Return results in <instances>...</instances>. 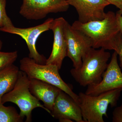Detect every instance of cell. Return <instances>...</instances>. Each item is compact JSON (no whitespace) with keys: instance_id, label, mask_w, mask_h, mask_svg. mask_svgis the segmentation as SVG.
<instances>
[{"instance_id":"obj_1","label":"cell","mask_w":122,"mask_h":122,"mask_svg":"<svg viewBox=\"0 0 122 122\" xmlns=\"http://www.w3.org/2000/svg\"><path fill=\"white\" fill-rule=\"evenodd\" d=\"M110 53L103 48L96 50L90 48L82 58V63L79 69L71 70V75L81 86H88L99 83L106 69Z\"/></svg>"},{"instance_id":"obj_2","label":"cell","mask_w":122,"mask_h":122,"mask_svg":"<svg viewBox=\"0 0 122 122\" xmlns=\"http://www.w3.org/2000/svg\"><path fill=\"white\" fill-rule=\"evenodd\" d=\"M72 26L89 38L92 48H103L106 50H110L112 41L119 32L116 14L111 11L106 13L102 20L85 23L77 20Z\"/></svg>"},{"instance_id":"obj_3","label":"cell","mask_w":122,"mask_h":122,"mask_svg":"<svg viewBox=\"0 0 122 122\" xmlns=\"http://www.w3.org/2000/svg\"><path fill=\"white\" fill-rule=\"evenodd\" d=\"M122 88L115 89L96 96L80 92L78 95L79 105L85 122H104L103 117H107V111L109 105L116 107Z\"/></svg>"},{"instance_id":"obj_4","label":"cell","mask_w":122,"mask_h":122,"mask_svg":"<svg viewBox=\"0 0 122 122\" xmlns=\"http://www.w3.org/2000/svg\"><path fill=\"white\" fill-rule=\"evenodd\" d=\"M30 79L25 72L20 70L18 77L15 86L11 91L5 94L1 99V103H13L20 109V115L23 118H26L25 122L32 120V111L37 107L44 109L49 113L50 112L44 105L41 103L29 90Z\"/></svg>"},{"instance_id":"obj_5","label":"cell","mask_w":122,"mask_h":122,"mask_svg":"<svg viewBox=\"0 0 122 122\" xmlns=\"http://www.w3.org/2000/svg\"><path fill=\"white\" fill-rule=\"evenodd\" d=\"M20 69L25 72L29 78L39 79L58 87L79 104L78 95L62 80L56 66L39 64L34 59L25 57L20 61Z\"/></svg>"},{"instance_id":"obj_6","label":"cell","mask_w":122,"mask_h":122,"mask_svg":"<svg viewBox=\"0 0 122 122\" xmlns=\"http://www.w3.org/2000/svg\"><path fill=\"white\" fill-rule=\"evenodd\" d=\"M54 19L49 18L42 24L26 28H17L10 25L0 28L2 32L16 34L20 36L26 42L29 50V57L40 64H46V59L42 55L40 54L36 48V42L39 36L42 33L50 30Z\"/></svg>"},{"instance_id":"obj_7","label":"cell","mask_w":122,"mask_h":122,"mask_svg":"<svg viewBox=\"0 0 122 122\" xmlns=\"http://www.w3.org/2000/svg\"><path fill=\"white\" fill-rule=\"evenodd\" d=\"M69 5L67 0H23L20 13L27 20H39L49 13L66 12Z\"/></svg>"},{"instance_id":"obj_8","label":"cell","mask_w":122,"mask_h":122,"mask_svg":"<svg viewBox=\"0 0 122 122\" xmlns=\"http://www.w3.org/2000/svg\"><path fill=\"white\" fill-rule=\"evenodd\" d=\"M65 32L67 44L66 56L71 59L74 68L79 69L82 63V58L92 47L91 40L84 33L72 27L66 21Z\"/></svg>"},{"instance_id":"obj_9","label":"cell","mask_w":122,"mask_h":122,"mask_svg":"<svg viewBox=\"0 0 122 122\" xmlns=\"http://www.w3.org/2000/svg\"><path fill=\"white\" fill-rule=\"evenodd\" d=\"M118 55L114 51L102 75V81L97 84L88 86L85 93L96 96L112 90L122 88V73L118 62Z\"/></svg>"},{"instance_id":"obj_10","label":"cell","mask_w":122,"mask_h":122,"mask_svg":"<svg viewBox=\"0 0 122 122\" xmlns=\"http://www.w3.org/2000/svg\"><path fill=\"white\" fill-rule=\"evenodd\" d=\"M66 21L62 17L54 19L50 28L53 33V43L52 52L46 59V64L54 65L59 70L63 59L66 56L67 44L65 32Z\"/></svg>"},{"instance_id":"obj_11","label":"cell","mask_w":122,"mask_h":122,"mask_svg":"<svg viewBox=\"0 0 122 122\" xmlns=\"http://www.w3.org/2000/svg\"><path fill=\"white\" fill-rule=\"evenodd\" d=\"M50 114L60 122H73V120L85 122L78 103L62 90L56 98Z\"/></svg>"},{"instance_id":"obj_12","label":"cell","mask_w":122,"mask_h":122,"mask_svg":"<svg viewBox=\"0 0 122 122\" xmlns=\"http://www.w3.org/2000/svg\"><path fill=\"white\" fill-rule=\"evenodd\" d=\"M69 5L76 9L78 21L85 23L102 20L105 17V8L110 5L106 0H67Z\"/></svg>"},{"instance_id":"obj_13","label":"cell","mask_w":122,"mask_h":122,"mask_svg":"<svg viewBox=\"0 0 122 122\" xmlns=\"http://www.w3.org/2000/svg\"><path fill=\"white\" fill-rule=\"evenodd\" d=\"M30 92L38 100L43 102L44 106L50 114L56 98L61 90L39 79L30 78Z\"/></svg>"},{"instance_id":"obj_14","label":"cell","mask_w":122,"mask_h":122,"mask_svg":"<svg viewBox=\"0 0 122 122\" xmlns=\"http://www.w3.org/2000/svg\"><path fill=\"white\" fill-rule=\"evenodd\" d=\"M20 71L12 64L0 71V103L2 96L13 89Z\"/></svg>"},{"instance_id":"obj_15","label":"cell","mask_w":122,"mask_h":122,"mask_svg":"<svg viewBox=\"0 0 122 122\" xmlns=\"http://www.w3.org/2000/svg\"><path fill=\"white\" fill-rule=\"evenodd\" d=\"M24 119L14 107L0 103V122H22Z\"/></svg>"},{"instance_id":"obj_16","label":"cell","mask_w":122,"mask_h":122,"mask_svg":"<svg viewBox=\"0 0 122 122\" xmlns=\"http://www.w3.org/2000/svg\"><path fill=\"white\" fill-rule=\"evenodd\" d=\"M17 57V51L9 52L0 51V71L13 64Z\"/></svg>"},{"instance_id":"obj_17","label":"cell","mask_w":122,"mask_h":122,"mask_svg":"<svg viewBox=\"0 0 122 122\" xmlns=\"http://www.w3.org/2000/svg\"><path fill=\"white\" fill-rule=\"evenodd\" d=\"M110 50H114L119 56V66L122 70V34L120 31L112 41Z\"/></svg>"},{"instance_id":"obj_18","label":"cell","mask_w":122,"mask_h":122,"mask_svg":"<svg viewBox=\"0 0 122 122\" xmlns=\"http://www.w3.org/2000/svg\"><path fill=\"white\" fill-rule=\"evenodd\" d=\"M6 0H0V28L13 25L6 13Z\"/></svg>"},{"instance_id":"obj_19","label":"cell","mask_w":122,"mask_h":122,"mask_svg":"<svg viewBox=\"0 0 122 122\" xmlns=\"http://www.w3.org/2000/svg\"><path fill=\"white\" fill-rule=\"evenodd\" d=\"M112 122H122V103L120 106L116 107L114 109Z\"/></svg>"},{"instance_id":"obj_20","label":"cell","mask_w":122,"mask_h":122,"mask_svg":"<svg viewBox=\"0 0 122 122\" xmlns=\"http://www.w3.org/2000/svg\"><path fill=\"white\" fill-rule=\"evenodd\" d=\"M110 5H112L121 9H122V0H106Z\"/></svg>"},{"instance_id":"obj_21","label":"cell","mask_w":122,"mask_h":122,"mask_svg":"<svg viewBox=\"0 0 122 122\" xmlns=\"http://www.w3.org/2000/svg\"><path fill=\"white\" fill-rule=\"evenodd\" d=\"M116 16L119 31L122 34V16L120 14L117 12Z\"/></svg>"},{"instance_id":"obj_22","label":"cell","mask_w":122,"mask_h":122,"mask_svg":"<svg viewBox=\"0 0 122 122\" xmlns=\"http://www.w3.org/2000/svg\"><path fill=\"white\" fill-rule=\"evenodd\" d=\"M117 13L120 14L122 16V9H119V10L118 11H117Z\"/></svg>"},{"instance_id":"obj_23","label":"cell","mask_w":122,"mask_h":122,"mask_svg":"<svg viewBox=\"0 0 122 122\" xmlns=\"http://www.w3.org/2000/svg\"><path fill=\"white\" fill-rule=\"evenodd\" d=\"M2 43L1 41L0 40V51L1 50V48H2Z\"/></svg>"}]
</instances>
